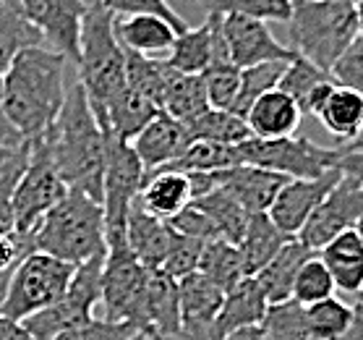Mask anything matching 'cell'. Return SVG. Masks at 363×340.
<instances>
[{"label":"cell","mask_w":363,"mask_h":340,"mask_svg":"<svg viewBox=\"0 0 363 340\" xmlns=\"http://www.w3.org/2000/svg\"><path fill=\"white\" fill-rule=\"evenodd\" d=\"M66 55L26 48L3 71V108L21 141L34 144L52 131L66 102Z\"/></svg>","instance_id":"obj_1"},{"label":"cell","mask_w":363,"mask_h":340,"mask_svg":"<svg viewBox=\"0 0 363 340\" xmlns=\"http://www.w3.org/2000/svg\"><path fill=\"white\" fill-rule=\"evenodd\" d=\"M50 158L58 168L68 189L84 191L86 197L102 202L105 181V131L91 113L86 92L79 82L66 92V102L52 131L45 136Z\"/></svg>","instance_id":"obj_2"},{"label":"cell","mask_w":363,"mask_h":340,"mask_svg":"<svg viewBox=\"0 0 363 340\" xmlns=\"http://www.w3.org/2000/svg\"><path fill=\"white\" fill-rule=\"evenodd\" d=\"M79 84L86 92L99 128L105 124L108 102L125 87V50L116 34V13L102 3H91L79 34Z\"/></svg>","instance_id":"obj_3"},{"label":"cell","mask_w":363,"mask_h":340,"mask_svg":"<svg viewBox=\"0 0 363 340\" xmlns=\"http://www.w3.org/2000/svg\"><path fill=\"white\" fill-rule=\"evenodd\" d=\"M32 243L34 251L50 254L74 267L89 262L97 254H105L108 243L102 202L86 197L84 191L68 189L66 197L34 228Z\"/></svg>","instance_id":"obj_4"},{"label":"cell","mask_w":363,"mask_h":340,"mask_svg":"<svg viewBox=\"0 0 363 340\" xmlns=\"http://www.w3.org/2000/svg\"><path fill=\"white\" fill-rule=\"evenodd\" d=\"M288 29L290 50L330 74L358 37L355 0H293Z\"/></svg>","instance_id":"obj_5"},{"label":"cell","mask_w":363,"mask_h":340,"mask_svg":"<svg viewBox=\"0 0 363 340\" xmlns=\"http://www.w3.org/2000/svg\"><path fill=\"white\" fill-rule=\"evenodd\" d=\"M74 273V265L60 262L50 254H42V251L26 254L11 275L9 290L0 304V314L13 322H26L29 317L40 314L63 299Z\"/></svg>","instance_id":"obj_6"},{"label":"cell","mask_w":363,"mask_h":340,"mask_svg":"<svg viewBox=\"0 0 363 340\" xmlns=\"http://www.w3.org/2000/svg\"><path fill=\"white\" fill-rule=\"evenodd\" d=\"M105 131V181H102V207H105V243L125 238L128 209L139 199L147 170L136 158L128 141Z\"/></svg>","instance_id":"obj_7"},{"label":"cell","mask_w":363,"mask_h":340,"mask_svg":"<svg viewBox=\"0 0 363 340\" xmlns=\"http://www.w3.org/2000/svg\"><path fill=\"white\" fill-rule=\"evenodd\" d=\"M238 158L246 165L264 168L285 178H319L337 168L340 147H319L306 136L285 139H246L238 144Z\"/></svg>","instance_id":"obj_8"},{"label":"cell","mask_w":363,"mask_h":340,"mask_svg":"<svg viewBox=\"0 0 363 340\" xmlns=\"http://www.w3.org/2000/svg\"><path fill=\"white\" fill-rule=\"evenodd\" d=\"M108 254V251H105ZM105 254L91 257L89 262L76 267L71 285L63 293V299L55 301L50 309L29 317L21 322L37 340H55L60 332L74 330L79 324L94 319V309L102 304V267Z\"/></svg>","instance_id":"obj_9"},{"label":"cell","mask_w":363,"mask_h":340,"mask_svg":"<svg viewBox=\"0 0 363 340\" xmlns=\"http://www.w3.org/2000/svg\"><path fill=\"white\" fill-rule=\"evenodd\" d=\"M66 191L68 186L63 183L58 168L50 158L48 144L45 141L29 144V163L13 194L16 233L32 236L34 228L42 223V217L66 197Z\"/></svg>","instance_id":"obj_10"},{"label":"cell","mask_w":363,"mask_h":340,"mask_svg":"<svg viewBox=\"0 0 363 340\" xmlns=\"http://www.w3.org/2000/svg\"><path fill=\"white\" fill-rule=\"evenodd\" d=\"M149 270L133 257L128 241L118 238L108 243L105 267H102V309L110 322L131 324L133 312L147 285Z\"/></svg>","instance_id":"obj_11"},{"label":"cell","mask_w":363,"mask_h":340,"mask_svg":"<svg viewBox=\"0 0 363 340\" xmlns=\"http://www.w3.org/2000/svg\"><path fill=\"white\" fill-rule=\"evenodd\" d=\"M363 217V186L353 178L340 175L335 189L324 197V202L316 207V212L308 217L303 231L296 238L303 243L306 249L319 251L324 249L332 238L340 233L353 231L358 220Z\"/></svg>","instance_id":"obj_12"},{"label":"cell","mask_w":363,"mask_h":340,"mask_svg":"<svg viewBox=\"0 0 363 340\" xmlns=\"http://www.w3.org/2000/svg\"><path fill=\"white\" fill-rule=\"evenodd\" d=\"M131 327L144 338H181L178 280L162 270H149Z\"/></svg>","instance_id":"obj_13"},{"label":"cell","mask_w":363,"mask_h":340,"mask_svg":"<svg viewBox=\"0 0 363 340\" xmlns=\"http://www.w3.org/2000/svg\"><path fill=\"white\" fill-rule=\"evenodd\" d=\"M21 9L50 48L76 66L82 21L89 6L84 0H21Z\"/></svg>","instance_id":"obj_14"},{"label":"cell","mask_w":363,"mask_h":340,"mask_svg":"<svg viewBox=\"0 0 363 340\" xmlns=\"http://www.w3.org/2000/svg\"><path fill=\"white\" fill-rule=\"evenodd\" d=\"M228 48V58L243 71V68L272 63V60H290L296 53L288 45H282L264 21L248 16H223L220 18Z\"/></svg>","instance_id":"obj_15"},{"label":"cell","mask_w":363,"mask_h":340,"mask_svg":"<svg viewBox=\"0 0 363 340\" xmlns=\"http://www.w3.org/2000/svg\"><path fill=\"white\" fill-rule=\"evenodd\" d=\"M340 170H330V173L319 175V178H290L280 189L274 204L269 207V220L280 228L288 238H296L298 233L303 231V225L308 223V217L314 215L316 207L324 202V197L335 189V183L340 181Z\"/></svg>","instance_id":"obj_16"},{"label":"cell","mask_w":363,"mask_h":340,"mask_svg":"<svg viewBox=\"0 0 363 340\" xmlns=\"http://www.w3.org/2000/svg\"><path fill=\"white\" fill-rule=\"evenodd\" d=\"M165 60L167 66L181 74H204L212 63L230 60L228 48H225L220 16H206L204 24L194 26V29L189 26L183 34H178Z\"/></svg>","instance_id":"obj_17"},{"label":"cell","mask_w":363,"mask_h":340,"mask_svg":"<svg viewBox=\"0 0 363 340\" xmlns=\"http://www.w3.org/2000/svg\"><path fill=\"white\" fill-rule=\"evenodd\" d=\"M181 301V338L209 340V330L223 309L225 293L201 273H191L178 280Z\"/></svg>","instance_id":"obj_18"},{"label":"cell","mask_w":363,"mask_h":340,"mask_svg":"<svg viewBox=\"0 0 363 340\" xmlns=\"http://www.w3.org/2000/svg\"><path fill=\"white\" fill-rule=\"evenodd\" d=\"M288 181L290 178H285V175L264 170V168L246 165V163L228 168V170H217V186L228 191L248 215L269 212L280 189Z\"/></svg>","instance_id":"obj_19"},{"label":"cell","mask_w":363,"mask_h":340,"mask_svg":"<svg viewBox=\"0 0 363 340\" xmlns=\"http://www.w3.org/2000/svg\"><path fill=\"white\" fill-rule=\"evenodd\" d=\"M267 312H269V301L262 293L259 283L254 278H243L235 288L225 293L223 309L209 330V340H223L246 327H259L264 322Z\"/></svg>","instance_id":"obj_20"},{"label":"cell","mask_w":363,"mask_h":340,"mask_svg":"<svg viewBox=\"0 0 363 340\" xmlns=\"http://www.w3.org/2000/svg\"><path fill=\"white\" fill-rule=\"evenodd\" d=\"M189 141H191V133L186 126L178 124V121L170 118L167 113H160V116L131 141V147L149 175V173H155V170H162V168L170 165V163L189 147Z\"/></svg>","instance_id":"obj_21"},{"label":"cell","mask_w":363,"mask_h":340,"mask_svg":"<svg viewBox=\"0 0 363 340\" xmlns=\"http://www.w3.org/2000/svg\"><path fill=\"white\" fill-rule=\"evenodd\" d=\"M125 241L133 257L147 270H162V262L173 241V228L167 225V220L149 215L139 202H133L128 209V220H125Z\"/></svg>","instance_id":"obj_22"},{"label":"cell","mask_w":363,"mask_h":340,"mask_svg":"<svg viewBox=\"0 0 363 340\" xmlns=\"http://www.w3.org/2000/svg\"><path fill=\"white\" fill-rule=\"evenodd\" d=\"M116 34L123 50L139 53L147 58H167L178 29L155 13H131L123 18L116 16Z\"/></svg>","instance_id":"obj_23"},{"label":"cell","mask_w":363,"mask_h":340,"mask_svg":"<svg viewBox=\"0 0 363 340\" xmlns=\"http://www.w3.org/2000/svg\"><path fill=\"white\" fill-rule=\"evenodd\" d=\"M301 121H303V113L298 108V102L280 89L262 94L251 105V110H248L246 116L251 136H256V139H285V136H296Z\"/></svg>","instance_id":"obj_24"},{"label":"cell","mask_w":363,"mask_h":340,"mask_svg":"<svg viewBox=\"0 0 363 340\" xmlns=\"http://www.w3.org/2000/svg\"><path fill=\"white\" fill-rule=\"evenodd\" d=\"M314 254L316 251L306 249L298 238H288L285 246L254 275V280L259 283V288H262V293L267 296L269 307H272V304H285V301H290L298 270L314 257Z\"/></svg>","instance_id":"obj_25"},{"label":"cell","mask_w":363,"mask_h":340,"mask_svg":"<svg viewBox=\"0 0 363 340\" xmlns=\"http://www.w3.org/2000/svg\"><path fill=\"white\" fill-rule=\"evenodd\" d=\"M316 257L322 259L330 270L332 280L337 285L340 293L358 296L363 290V241L358 233L345 231L337 238H332L324 249L316 251Z\"/></svg>","instance_id":"obj_26"},{"label":"cell","mask_w":363,"mask_h":340,"mask_svg":"<svg viewBox=\"0 0 363 340\" xmlns=\"http://www.w3.org/2000/svg\"><path fill=\"white\" fill-rule=\"evenodd\" d=\"M136 202L147 209L149 215L160 217V220H170L191 204L189 175L178 173V170H165V168L155 170V173L147 175L144 189H141Z\"/></svg>","instance_id":"obj_27"},{"label":"cell","mask_w":363,"mask_h":340,"mask_svg":"<svg viewBox=\"0 0 363 340\" xmlns=\"http://www.w3.org/2000/svg\"><path fill=\"white\" fill-rule=\"evenodd\" d=\"M160 113H162V110H160L155 102L147 100L144 94H139V92L131 89V87L125 84L123 89L108 102L102 128H108V131L116 133L118 139H123L131 144Z\"/></svg>","instance_id":"obj_28"},{"label":"cell","mask_w":363,"mask_h":340,"mask_svg":"<svg viewBox=\"0 0 363 340\" xmlns=\"http://www.w3.org/2000/svg\"><path fill=\"white\" fill-rule=\"evenodd\" d=\"M206 110H209V100H206L201 74H181V71L170 68L165 100H162V113L175 118L178 124L191 126L196 118L204 116Z\"/></svg>","instance_id":"obj_29"},{"label":"cell","mask_w":363,"mask_h":340,"mask_svg":"<svg viewBox=\"0 0 363 340\" xmlns=\"http://www.w3.org/2000/svg\"><path fill=\"white\" fill-rule=\"evenodd\" d=\"M288 236L269 220V215H248L246 233L238 243L240 259H243V270L246 278H254L277 251L285 246Z\"/></svg>","instance_id":"obj_30"},{"label":"cell","mask_w":363,"mask_h":340,"mask_svg":"<svg viewBox=\"0 0 363 340\" xmlns=\"http://www.w3.org/2000/svg\"><path fill=\"white\" fill-rule=\"evenodd\" d=\"M316 118L332 136H337L342 141L340 147H345L363 133V97L353 89L335 87L327 105Z\"/></svg>","instance_id":"obj_31"},{"label":"cell","mask_w":363,"mask_h":340,"mask_svg":"<svg viewBox=\"0 0 363 340\" xmlns=\"http://www.w3.org/2000/svg\"><path fill=\"white\" fill-rule=\"evenodd\" d=\"M37 45H45V37L26 18L21 0H0V71H6L21 50Z\"/></svg>","instance_id":"obj_32"},{"label":"cell","mask_w":363,"mask_h":340,"mask_svg":"<svg viewBox=\"0 0 363 340\" xmlns=\"http://www.w3.org/2000/svg\"><path fill=\"white\" fill-rule=\"evenodd\" d=\"M196 273H201L206 280L215 283L223 293L233 290L243 278H246L238 246H235V243H228V241H223V238L206 241L204 251H201V259H199Z\"/></svg>","instance_id":"obj_33"},{"label":"cell","mask_w":363,"mask_h":340,"mask_svg":"<svg viewBox=\"0 0 363 340\" xmlns=\"http://www.w3.org/2000/svg\"><path fill=\"white\" fill-rule=\"evenodd\" d=\"M191 204H196V207L212 220V225H215V231L220 238L238 246L240 238H243V233H246L248 212L240 207L238 202L233 199L228 191L217 186L215 191H209L206 197L191 202Z\"/></svg>","instance_id":"obj_34"},{"label":"cell","mask_w":363,"mask_h":340,"mask_svg":"<svg viewBox=\"0 0 363 340\" xmlns=\"http://www.w3.org/2000/svg\"><path fill=\"white\" fill-rule=\"evenodd\" d=\"M235 165H240L238 147H225V144L191 139L189 147L165 170H178V173H217V170H228V168Z\"/></svg>","instance_id":"obj_35"},{"label":"cell","mask_w":363,"mask_h":340,"mask_svg":"<svg viewBox=\"0 0 363 340\" xmlns=\"http://www.w3.org/2000/svg\"><path fill=\"white\" fill-rule=\"evenodd\" d=\"M167 74H170V66L165 58H147V55L125 50V84L155 102L160 110L165 100Z\"/></svg>","instance_id":"obj_36"},{"label":"cell","mask_w":363,"mask_h":340,"mask_svg":"<svg viewBox=\"0 0 363 340\" xmlns=\"http://www.w3.org/2000/svg\"><path fill=\"white\" fill-rule=\"evenodd\" d=\"M191 139L225 144V147H238L246 139H251V128L243 118H238L230 110L209 108L201 118H196L191 126H186Z\"/></svg>","instance_id":"obj_37"},{"label":"cell","mask_w":363,"mask_h":340,"mask_svg":"<svg viewBox=\"0 0 363 340\" xmlns=\"http://www.w3.org/2000/svg\"><path fill=\"white\" fill-rule=\"evenodd\" d=\"M206 16H248L259 21H282L288 24L293 13V0H196Z\"/></svg>","instance_id":"obj_38"},{"label":"cell","mask_w":363,"mask_h":340,"mask_svg":"<svg viewBox=\"0 0 363 340\" xmlns=\"http://www.w3.org/2000/svg\"><path fill=\"white\" fill-rule=\"evenodd\" d=\"M288 63H290V60H272V63H259V66L243 68V71H240L238 97H235V105H233L230 113H235L238 118H243V121H246L251 105H254L262 94L277 89V84H280V79H282V74H285Z\"/></svg>","instance_id":"obj_39"},{"label":"cell","mask_w":363,"mask_h":340,"mask_svg":"<svg viewBox=\"0 0 363 340\" xmlns=\"http://www.w3.org/2000/svg\"><path fill=\"white\" fill-rule=\"evenodd\" d=\"M306 327L311 332L314 340H342V335L350 327V317H353V307L345 304L337 296L303 307Z\"/></svg>","instance_id":"obj_40"},{"label":"cell","mask_w":363,"mask_h":340,"mask_svg":"<svg viewBox=\"0 0 363 340\" xmlns=\"http://www.w3.org/2000/svg\"><path fill=\"white\" fill-rule=\"evenodd\" d=\"M335 293H337V285L332 280L330 270H327V265L314 254V257L298 270L290 301H296L301 307H311V304H319V301L330 299Z\"/></svg>","instance_id":"obj_41"},{"label":"cell","mask_w":363,"mask_h":340,"mask_svg":"<svg viewBox=\"0 0 363 340\" xmlns=\"http://www.w3.org/2000/svg\"><path fill=\"white\" fill-rule=\"evenodd\" d=\"M29 163V144H21L11 152L6 163H0V233H16V217H13V194L21 181V175Z\"/></svg>","instance_id":"obj_42"},{"label":"cell","mask_w":363,"mask_h":340,"mask_svg":"<svg viewBox=\"0 0 363 340\" xmlns=\"http://www.w3.org/2000/svg\"><path fill=\"white\" fill-rule=\"evenodd\" d=\"M201 79H204L209 108L233 110L240 89V68L233 60H220V63H212V66L206 68Z\"/></svg>","instance_id":"obj_43"},{"label":"cell","mask_w":363,"mask_h":340,"mask_svg":"<svg viewBox=\"0 0 363 340\" xmlns=\"http://www.w3.org/2000/svg\"><path fill=\"white\" fill-rule=\"evenodd\" d=\"M262 330L267 340H314L306 327L303 307L296 301L272 304L262 322Z\"/></svg>","instance_id":"obj_44"},{"label":"cell","mask_w":363,"mask_h":340,"mask_svg":"<svg viewBox=\"0 0 363 340\" xmlns=\"http://www.w3.org/2000/svg\"><path fill=\"white\" fill-rule=\"evenodd\" d=\"M330 79L332 76L327 74V71L316 68L314 63H308V60L301 58V55H293L288 68H285V74H282L280 84H277V89L290 94V97L298 102V108H303L306 97H308L319 84L330 82ZM301 113H303V110H301Z\"/></svg>","instance_id":"obj_45"},{"label":"cell","mask_w":363,"mask_h":340,"mask_svg":"<svg viewBox=\"0 0 363 340\" xmlns=\"http://www.w3.org/2000/svg\"><path fill=\"white\" fill-rule=\"evenodd\" d=\"M201 251H204V241L189 238V236H181V233L173 231L170 249H167V257L162 262V273H167L173 280H181L186 275L196 273Z\"/></svg>","instance_id":"obj_46"},{"label":"cell","mask_w":363,"mask_h":340,"mask_svg":"<svg viewBox=\"0 0 363 340\" xmlns=\"http://www.w3.org/2000/svg\"><path fill=\"white\" fill-rule=\"evenodd\" d=\"M330 76L337 87L353 89L363 97V37L361 34L347 45V50L342 53L337 58V63L332 66Z\"/></svg>","instance_id":"obj_47"},{"label":"cell","mask_w":363,"mask_h":340,"mask_svg":"<svg viewBox=\"0 0 363 340\" xmlns=\"http://www.w3.org/2000/svg\"><path fill=\"white\" fill-rule=\"evenodd\" d=\"M99 3L108 11H113L116 16L118 13H123V16H131V13H155V16L170 21V24L178 29V34H183L189 29L186 18H183L167 0H99Z\"/></svg>","instance_id":"obj_48"},{"label":"cell","mask_w":363,"mask_h":340,"mask_svg":"<svg viewBox=\"0 0 363 340\" xmlns=\"http://www.w3.org/2000/svg\"><path fill=\"white\" fill-rule=\"evenodd\" d=\"M139 332L133 330L131 324L125 322H110V319H89V322L79 324L74 330L60 332L55 340H131L136 338Z\"/></svg>","instance_id":"obj_49"},{"label":"cell","mask_w":363,"mask_h":340,"mask_svg":"<svg viewBox=\"0 0 363 340\" xmlns=\"http://www.w3.org/2000/svg\"><path fill=\"white\" fill-rule=\"evenodd\" d=\"M167 225L173 228L175 233H181V236H189V238H196V241H215L220 238L215 231V225L212 220L196 207V204H189L186 209H181L175 217L167 220Z\"/></svg>","instance_id":"obj_50"},{"label":"cell","mask_w":363,"mask_h":340,"mask_svg":"<svg viewBox=\"0 0 363 340\" xmlns=\"http://www.w3.org/2000/svg\"><path fill=\"white\" fill-rule=\"evenodd\" d=\"M34 251L32 236L24 233H0V275H11L26 254Z\"/></svg>","instance_id":"obj_51"},{"label":"cell","mask_w":363,"mask_h":340,"mask_svg":"<svg viewBox=\"0 0 363 340\" xmlns=\"http://www.w3.org/2000/svg\"><path fill=\"white\" fill-rule=\"evenodd\" d=\"M337 170L345 178H353L363 186V150H350V147H340Z\"/></svg>","instance_id":"obj_52"},{"label":"cell","mask_w":363,"mask_h":340,"mask_svg":"<svg viewBox=\"0 0 363 340\" xmlns=\"http://www.w3.org/2000/svg\"><path fill=\"white\" fill-rule=\"evenodd\" d=\"M21 144V136L18 131L11 126V121L6 118V108H3V71H0V147H6V150H18Z\"/></svg>","instance_id":"obj_53"},{"label":"cell","mask_w":363,"mask_h":340,"mask_svg":"<svg viewBox=\"0 0 363 340\" xmlns=\"http://www.w3.org/2000/svg\"><path fill=\"white\" fill-rule=\"evenodd\" d=\"M0 340H37L21 322H13L0 314Z\"/></svg>","instance_id":"obj_54"},{"label":"cell","mask_w":363,"mask_h":340,"mask_svg":"<svg viewBox=\"0 0 363 340\" xmlns=\"http://www.w3.org/2000/svg\"><path fill=\"white\" fill-rule=\"evenodd\" d=\"M342 340H363V299H355L350 327H347V332L342 335Z\"/></svg>","instance_id":"obj_55"},{"label":"cell","mask_w":363,"mask_h":340,"mask_svg":"<svg viewBox=\"0 0 363 340\" xmlns=\"http://www.w3.org/2000/svg\"><path fill=\"white\" fill-rule=\"evenodd\" d=\"M223 340H264V330H262V324L259 327H246V330H238L228 335Z\"/></svg>","instance_id":"obj_56"},{"label":"cell","mask_w":363,"mask_h":340,"mask_svg":"<svg viewBox=\"0 0 363 340\" xmlns=\"http://www.w3.org/2000/svg\"><path fill=\"white\" fill-rule=\"evenodd\" d=\"M355 16H358V34L363 37V0H355Z\"/></svg>","instance_id":"obj_57"},{"label":"cell","mask_w":363,"mask_h":340,"mask_svg":"<svg viewBox=\"0 0 363 340\" xmlns=\"http://www.w3.org/2000/svg\"><path fill=\"white\" fill-rule=\"evenodd\" d=\"M11 152H13V150H6V147H0V163H6V160L11 158Z\"/></svg>","instance_id":"obj_58"},{"label":"cell","mask_w":363,"mask_h":340,"mask_svg":"<svg viewBox=\"0 0 363 340\" xmlns=\"http://www.w3.org/2000/svg\"><path fill=\"white\" fill-rule=\"evenodd\" d=\"M355 233H358V238L363 241V217L358 220V225H355Z\"/></svg>","instance_id":"obj_59"},{"label":"cell","mask_w":363,"mask_h":340,"mask_svg":"<svg viewBox=\"0 0 363 340\" xmlns=\"http://www.w3.org/2000/svg\"><path fill=\"white\" fill-rule=\"evenodd\" d=\"M144 340H183V338H144Z\"/></svg>","instance_id":"obj_60"},{"label":"cell","mask_w":363,"mask_h":340,"mask_svg":"<svg viewBox=\"0 0 363 340\" xmlns=\"http://www.w3.org/2000/svg\"><path fill=\"white\" fill-rule=\"evenodd\" d=\"M131 340H144V335H136V338H131Z\"/></svg>","instance_id":"obj_61"},{"label":"cell","mask_w":363,"mask_h":340,"mask_svg":"<svg viewBox=\"0 0 363 340\" xmlns=\"http://www.w3.org/2000/svg\"><path fill=\"white\" fill-rule=\"evenodd\" d=\"M358 299H363V290H361V293H358Z\"/></svg>","instance_id":"obj_62"},{"label":"cell","mask_w":363,"mask_h":340,"mask_svg":"<svg viewBox=\"0 0 363 340\" xmlns=\"http://www.w3.org/2000/svg\"><path fill=\"white\" fill-rule=\"evenodd\" d=\"M358 139H363V133H361V136H358ZM358 139H355V141H358Z\"/></svg>","instance_id":"obj_63"},{"label":"cell","mask_w":363,"mask_h":340,"mask_svg":"<svg viewBox=\"0 0 363 340\" xmlns=\"http://www.w3.org/2000/svg\"><path fill=\"white\" fill-rule=\"evenodd\" d=\"M264 340H267V338H264Z\"/></svg>","instance_id":"obj_64"}]
</instances>
